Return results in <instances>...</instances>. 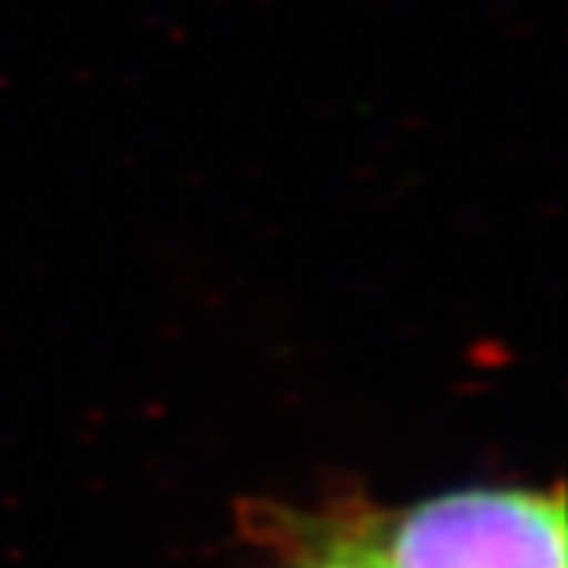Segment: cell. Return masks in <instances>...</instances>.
I'll list each match as a JSON object with an SVG mask.
<instances>
[{"label": "cell", "mask_w": 568, "mask_h": 568, "mask_svg": "<svg viewBox=\"0 0 568 568\" xmlns=\"http://www.w3.org/2000/svg\"><path fill=\"white\" fill-rule=\"evenodd\" d=\"M315 568H374L367 558H363L353 545H346V548H339V551H333L326 561H318Z\"/></svg>", "instance_id": "cell-2"}, {"label": "cell", "mask_w": 568, "mask_h": 568, "mask_svg": "<svg viewBox=\"0 0 568 568\" xmlns=\"http://www.w3.org/2000/svg\"><path fill=\"white\" fill-rule=\"evenodd\" d=\"M374 568H565L561 494L466 490L353 545Z\"/></svg>", "instance_id": "cell-1"}]
</instances>
